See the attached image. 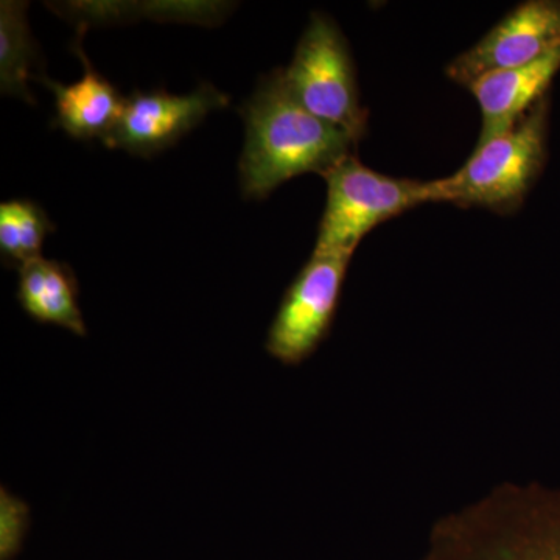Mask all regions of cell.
<instances>
[{
    "label": "cell",
    "instance_id": "obj_1",
    "mask_svg": "<svg viewBox=\"0 0 560 560\" xmlns=\"http://www.w3.org/2000/svg\"><path fill=\"white\" fill-rule=\"evenodd\" d=\"M241 113L246 138L238 171L249 200H264L304 173L324 176L357 147L348 132L313 116L294 98L282 69L260 81Z\"/></svg>",
    "mask_w": 560,
    "mask_h": 560
},
{
    "label": "cell",
    "instance_id": "obj_2",
    "mask_svg": "<svg viewBox=\"0 0 560 560\" xmlns=\"http://www.w3.org/2000/svg\"><path fill=\"white\" fill-rule=\"evenodd\" d=\"M422 560H560V490H504L453 515Z\"/></svg>",
    "mask_w": 560,
    "mask_h": 560
},
{
    "label": "cell",
    "instance_id": "obj_3",
    "mask_svg": "<svg viewBox=\"0 0 560 560\" xmlns=\"http://www.w3.org/2000/svg\"><path fill=\"white\" fill-rule=\"evenodd\" d=\"M548 102L544 98L511 130L478 143L466 164L430 180L433 202L510 215L521 208L547 160Z\"/></svg>",
    "mask_w": 560,
    "mask_h": 560
},
{
    "label": "cell",
    "instance_id": "obj_4",
    "mask_svg": "<svg viewBox=\"0 0 560 560\" xmlns=\"http://www.w3.org/2000/svg\"><path fill=\"white\" fill-rule=\"evenodd\" d=\"M327 201L313 253L352 257L364 235L407 210L433 202L431 183L393 178L350 154L323 176Z\"/></svg>",
    "mask_w": 560,
    "mask_h": 560
},
{
    "label": "cell",
    "instance_id": "obj_5",
    "mask_svg": "<svg viewBox=\"0 0 560 560\" xmlns=\"http://www.w3.org/2000/svg\"><path fill=\"white\" fill-rule=\"evenodd\" d=\"M282 72L291 94L308 113L341 128L357 143L364 138L368 110L361 105L355 65L337 22L313 13Z\"/></svg>",
    "mask_w": 560,
    "mask_h": 560
},
{
    "label": "cell",
    "instance_id": "obj_6",
    "mask_svg": "<svg viewBox=\"0 0 560 560\" xmlns=\"http://www.w3.org/2000/svg\"><path fill=\"white\" fill-rule=\"evenodd\" d=\"M352 257L313 253L283 294L268 331L267 350L285 364L308 359L329 334Z\"/></svg>",
    "mask_w": 560,
    "mask_h": 560
},
{
    "label": "cell",
    "instance_id": "obj_7",
    "mask_svg": "<svg viewBox=\"0 0 560 560\" xmlns=\"http://www.w3.org/2000/svg\"><path fill=\"white\" fill-rule=\"evenodd\" d=\"M228 105L230 97L210 83L187 95L135 91L125 98L119 121L102 142L108 149L150 158L175 145L209 113Z\"/></svg>",
    "mask_w": 560,
    "mask_h": 560
},
{
    "label": "cell",
    "instance_id": "obj_8",
    "mask_svg": "<svg viewBox=\"0 0 560 560\" xmlns=\"http://www.w3.org/2000/svg\"><path fill=\"white\" fill-rule=\"evenodd\" d=\"M560 49V0H528L510 11L469 50L445 68L448 79L469 86L495 70L522 68Z\"/></svg>",
    "mask_w": 560,
    "mask_h": 560
},
{
    "label": "cell",
    "instance_id": "obj_9",
    "mask_svg": "<svg viewBox=\"0 0 560 560\" xmlns=\"http://www.w3.org/2000/svg\"><path fill=\"white\" fill-rule=\"evenodd\" d=\"M560 70V49L522 68L495 70L471 81L467 90L481 110L478 143L511 130L537 103L544 101Z\"/></svg>",
    "mask_w": 560,
    "mask_h": 560
},
{
    "label": "cell",
    "instance_id": "obj_10",
    "mask_svg": "<svg viewBox=\"0 0 560 560\" xmlns=\"http://www.w3.org/2000/svg\"><path fill=\"white\" fill-rule=\"evenodd\" d=\"M73 51L84 66V75L77 83L66 86L47 77L38 75L35 79L46 84L57 98L54 127L60 128L73 139L103 140L119 121L125 98L120 97L119 91L109 80L92 68L81 46L80 31Z\"/></svg>",
    "mask_w": 560,
    "mask_h": 560
},
{
    "label": "cell",
    "instance_id": "obj_11",
    "mask_svg": "<svg viewBox=\"0 0 560 560\" xmlns=\"http://www.w3.org/2000/svg\"><path fill=\"white\" fill-rule=\"evenodd\" d=\"M18 301L24 312L40 324H54L79 337L86 335L79 282L69 265L44 257L22 265Z\"/></svg>",
    "mask_w": 560,
    "mask_h": 560
},
{
    "label": "cell",
    "instance_id": "obj_12",
    "mask_svg": "<svg viewBox=\"0 0 560 560\" xmlns=\"http://www.w3.org/2000/svg\"><path fill=\"white\" fill-rule=\"evenodd\" d=\"M25 11V2L3 0L0 3V86L3 95H14L35 105L27 81L31 79L28 69L35 58L36 46Z\"/></svg>",
    "mask_w": 560,
    "mask_h": 560
},
{
    "label": "cell",
    "instance_id": "obj_13",
    "mask_svg": "<svg viewBox=\"0 0 560 560\" xmlns=\"http://www.w3.org/2000/svg\"><path fill=\"white\" fill-rule=\"evenodd\" d=\"M55 231L47 213L36 202L11 200L0 205V253L18 270L38 259L47 235Z\"/></svg>",
    "mask_w": 560,
    "mask_h": 560
},
{
    "label": "cell",
    "instance_id": "obj_14",
    "mask_svg": "<svg viewBox=\"0 0 560 560\" xmlns=\"http://www.w3.org/2000/svg\"><path fill=\"white\" fill-rule=\"evenodd\" d=\"M31 525V510L10 490L0 493V560H13L24 545Z\"/></svg>",
    "mask_w": 560,
    "mask_h": 560
}]
</instances>
